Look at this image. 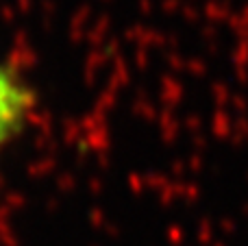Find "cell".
I'll return each instance as SVG.
<instances>
[{
	"instance_id": "cell-1",
	"label": "cell",
	"mask_w": 248,
	"mask_h": 246,
	"mask_svg": "<svg viewBox=\"0 0 248 246\" xmlns=\"http://www.w3.org/2000/svg\"><path fill=\"white\" fill-rule=\"evenodd\" d=\"M29 90L13 77L9 70L0 65V144H4L22 126L31 109Z\"/></svg>"
}]
</instances>
